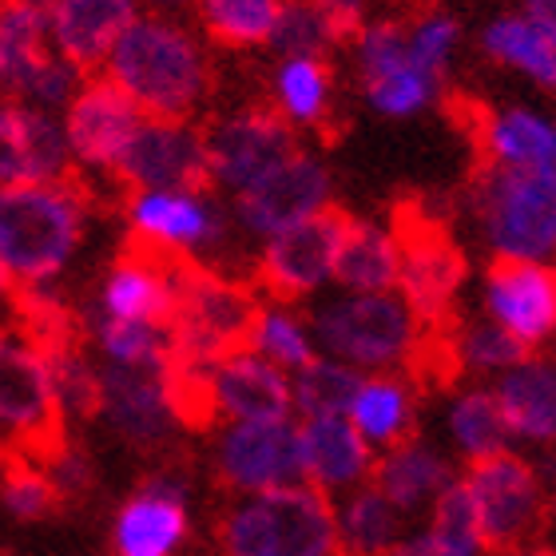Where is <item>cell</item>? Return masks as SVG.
Segmentation results:
<instances>
[{"label": "cell", "mask_w": 556, "mask_h": 556, "mask_svg": "<svg viewBox=\"0 0 556 556\" xmlns=\"http://www.w3.org/2000/svg\"><path fill=\"white\" fill-rule=\"evenodd\" d=\"M326 12V21H330V28H334L338 45L342 40H358L362 28H366V0H318Z\"/></svg>", "instance_id": "obj_47"}, {"label": "cell", "mask_w": 556, "mask_h": 556, "mask_svg": "<svg viewBox=\"0 0 556 556\" xmlns=\"http://www.w3.org/2000/svg\"><path fill=\"white\" fill-rule=\"evenodd\" d=\"M366 374L354 370L350 362L318 354L311 366L294 374V409L299 417H326V414H350V402L358 394Z\"/></svg>", "instance_id": "obj_39"}, {"label": "cell", "mask_w": 556, "mask_h": 556, "mask_svg": "<svg viewBox=\"0 0 556 556\" xmlns=\"http://www.w3.org/2000/svg\"><path fill=\"white\" fill-rule=\"evenodd\" d=\"M473 136L485 163L501 167H553L556 172V119L533 108H481L473 116Z\"/></svg>", "instance_id": "obj_27"}, {"label": "cell", "mask_w": 556, "mask_h": 556, "mask_svg": "<svg viewBox=\"0 0 556 556\" xmlns=\"http://www.w3.org/2000/svg\"><path fill=\"white\" fill-rule=\"evenodd\" d=\"M330 96H334V76L323 56H282L275 72V100L278 112L294 128H318L330 116Z\"/></svg>", "instance_id": "obj_36"}, {"label": "cell", "mask_w": 556, "mask_h": 556, "mask_svg": "<svg viewBox=\"0 0 556 556\" xmlns=\"http://www.w3.org/2000/svg\"><path fill=\"white\" fill-rule=\"evenodd\" d=\"M473 219L497 258L556 263V172L485 163L473 179Z\"/></svg>", "instance_id": "obj_5"}, {"label": "cell", "mask_w": 556, "mask_h": 556, "mask_svg": "<svg viewBox=\"0 0 556 556\" xmlns=\"http://www.w3.org/2000/svg\"><path fill=\"white\" fill-rule=\"evenodd\" d=\"M525 12H533L536 21L556 36V0H525Z\"/></svg>", "instance_id": "obj_48"}, {"label": "cell", "mask_w": 556, "mask_h": 556, "mask_svg": "<svg viewBox=\"0 0 556 556\" xmlns=\"http://www.w3.org/2000/svg\"><path fill=\"white\" fill-rule=\"evenodd\" d=\"M124 219L139 247L172 258H203L231 235L227 211L207 191L187 187H143L124 199Z\"/></svg>", "instance_id": "obj_11"}, {"label": "cell", "mask_w": 556, "mask_h": 556, "mask_svg": "<svg viewBox=\"0 0 556 556\" xmlns=\"http://www.w3.org/2000/svg\"><path fill=\"white\" fill-rule=\"evenodd\" d=\"M346 227L350 215L330 203V207L311 215V219L270 235L267 243L258 247V287H267V294L278 302H302L318 294L326 282H334L338 251H342Z\"/></svg>", "instance_id": "obj_12"}, {"label": "cell", "mask_w": 556, "mask_h": 556, "mask_svg": "<svg viewBox=\"0 0 556 556\" xmlns=\"http://www.w3.org/2000/svg\"><path fill=\"white\" fill-rule=\"evenodd\" d=\"M80 187L72 179L56 184L4 187L0 195V278L9 290L52 287L84 243Z\"/></svg>", "instance_id": "obj_1"}, {"label": "cell", "mask_w": 556, "mask_h": 556, "mask_svg": "<svg viewBox=\"0 0 556 556\" xmlns=\"http://www.w3.org/2000/svg\"><path fill=\"white\" fill-rule=\"evenodd\" d=\"M100 314L112 318H136L172 330L175 314V258L160 255L151 247H131L108 267L100 282Z\"/></svg>", "instance_id": "obj_23"}, {"label": "cell", "mask_w": 556, "mask_h": 556, "mask_svg": "<svg viewBox=\"0 0 556 556\" xmlns=\"http://www.w3.org/2000/svg\"><path fill=\"white\" fill-rule=\"evenodd\" d=\"M0 426L12 453L45 462L64 445V406L40 342L12 330L0 342Z\"/></svg>", "instance_id": "obj_7"}, {"label": "cell", "mask_w": 556, "mask_h": 556, "mask_svg": "<svg viewBox=\"0 0 556 556\" xmlns=\"http://www.w3.org/2000/svg\"><path fill=\"white\" fill-rule=\"evenodd\" d=\"M64 417H96L104 402V366H96L76 342L48 350Z\"/></svg>", "instance_id": "obj_41"}, {"label": "cell", "mask_w": 556, "mask_h": 556, "mask_svg": "<svg viewBox=\"0 0 556 556\" xmlns=\"http://www.w3.org/2000/svg\"><path fill=\"white\" fill-rule=\"evenodd\" d=\"M263 302L243 278L203 267V258H175L172 342L179 358L219 362L251 342Z\"/></svg>", "instance_id": "obj_6"}, {"label": "cell", "mask_w": 556, "mask_h": 556, "mask_svg": "<svg viewBox=\"0 0 556 556\" xmlns=\"http://www.w3.org/2000/svg\"><path fill=\"white\" fill-rule=\"evenodd\" d=\"M104 72L155 119H191L211 84L199 40L167 16H136Z\"/></svg>", "instance_id": "obj_2"}, {"label": "cell", "mask_w": 556, "mask_h": 556, "mask_svg": "<svg viewBox=\"0 0 556 556\" xmlns=\"http://www.w3.org/2000/svg\"><path fill=\"white\" fill-rule=\"evenodd\" d=\"M247 346L258 350L263 358H270L287 374H299L302 366H311V362L323 354V350H318V338H314L311 318H302V314L294 311V302H278V299L263 302Z\"/></svg>", "instance_id": "obj_37"}, {"label": "cell", "mask_w": 556, "mask_h": 556, "mask_svg": "<svg viewBox=\"0 0 556 556\" xmlns=\"http://www.w3.org/2000/svg\"><path fill=\"white\" fill-rule=\"evenodd\" d=\"M453 481H457L453 465L441 457V450L417 438L378 453V469H374V485L382 489L406 517H421L426 509H433Z\"/></svg>", "instance_id": "obj_26"}, {"label": "cell", "mask_w": 556, "mask_h": 556, "mask_svg": "<svg viewBox=\"0 0 556 556\" xmlns=\"http://www.w3.org/2000/svg\"><path fill=\"white\" fill-rule=\"evenodd\" d=\"M457 40H462L457 21L445 16V12H433V16H426V21H417L414 28H409V56H414V64H421L429 76L441 80L445 68H450V56H453V48H457Z\"/></svg>", "instance_id": "obj_44"}, {"label": "cell", "mask_w": 556, "mask_h": 556, "mask_svg": "<svg viewBox=\"0 0 556 556\" xmlns=\"http://www.w3.org/2000/svg\"><path fill=\"white\" fill-rule=\"evenodd\" d=\"M493 390L513 438L536 450H556V358L525 354L501 374Z\"/></svg>", "instance_id": "obj_25"}, {"label": "cell", "mask_w": 556, "mask_h": 556, "mask_svg": "<svg viewBox=\"0 0 556 556\" xmlns=\"http://www.w3.org/2000/svg\"><path fill=\"white\" fill-rule=\"evenodd\" d=\"M429 342L433 350L441 354V374H501L517 366L525 354H533V350H525L517 338L497 326L493 318H473V323H450L441 326V330H429Z\"/></svg>", "instance_id": "obj_29"}, {"label": "cell", "mask_w": 556, "mask_h": 556, "mask_svg": "<svg viewBox=\"0 0 556 556\" xmlns=\"http://www.w3.org/2000/svg\"><path fill=\"white\" fill-rule=\"evenodd\" d=\"M92 342L104 354L108 366H124V370L163 374L175 358V342L167 326L136 323V318H112V314H100V311L92 318Z\"/></svg>", "instance_id": "obj_35"}, {"label": "cell", "mask_w": 556, "mask_h": 556, "mask_svg": "<svg viewBox=\"0 0 556 556\" xmlns=\"http://www.w3.org/2000/svg\"><path fill=\"white\" fill-rule=\"evenodd\" d=\"M155 12H175V9H187V4H195V0H148Z\"/></svg>", "instance_id": "obj_50"}, {"label": "cell", "mask_w": 556, "mask_h": 556, "mask_svg": "<svg viewBox=\"0 0 556 556\" xmlns=\"http://www.w3.org/2000/svg\"><path fill=\"white\" fill-rule=\"evenodd\" d=\"M318 350L362 374L414 370L429 342V326L397 290H338L311 311Z\"/></svg>", "instance_id": "obj_3"}, {"label": "cell", "mask_w": 556, "mask_h": 556, "mask_svg": "<svg viewBox=\"0 0 556 556\" xmlns=\"http://www.w3.org/2000/svg\"><path fill=\"white\" fill-rule=\"evenodd\" d=\"M485 314L525 350L556 342V263L497 258L481 282Z\"/></svg>", "instance_id": "obj_17"}, {"label": "cell", "mask_w": 556, "mask_h": 556, "mask_svg": "<svg viewBox=\"0 0 556 556\" xmlns=\"http://www.w3.org/2000/svg\"><path fill=\"white\" fill-rule=\"evenodd\" d=\"M211 402L219 421H258V417L294 414V374L243 346L215 362L211 370Z\"/></svg>", "instance_id": "obj_19"}, {"label": "cell", "mask_w": 556, "mask_h": 556, "mask_svg": "<svg viewBox=\"0 0 556 556\" xmlns=\"http://www.w3.org/2000/svg\"><path fill=\"white\" fill-rule=\"evenodd\" d=\"M465 489L473 497L477 525H481L489 553L525 548L545 525V513L553 509V497L545 493V481L533 469V462L517 457L513 450L469 465Z\"/></svg>", "instance_id": "obj_10"}, {"label": "cell", "mask_w": 556, "mask_h": 556, "mask_svg": "<svg viewBox=\"0 0 556 556\" xmlns=\"http://www.w3.org/2000/svg\"><path fill=\"white\" fill-rule=\"evenodd\" d=\"M199 24L227 48H258L275 40L282 0H195Z\"/></svg>", "instance_id": "obj_38"}, {"label": "cell", "mask_w": 556, "mask_h": 556, "mask_svg": "<svg viewBox=\"0 0 556 556\" xmlns=\"http://www.w3.org/2000/svg\"><path fill=\"white\" fill-rule=\"evenodd\" d=\"M215 536L223 556H342L338 505L311 481L235 497Z\"/></svg>", "instance_id": "obj_4"}, {"label": "cell", "mask_w": 556, "mask_h": 556, "mask_svg": "<svg viewBox=\"0 0 556 556\" xmlns=\"http://www.w3.org/2000/svg\"><path fill=\"white\" fill-rule=\"evenodd\" d=\"M60 485L52 481L45 462L36 457H24V453H9V465H4V509L16 521H45L60 509Z\"/></svg>", "instance_id": "obj_42"}, {"label": "cell", "mask_w": 556, "mask_h": 556, "mask_svg": "<svg viewBox=\"0 0 556 556\" xmlns=\"http://www.w3.org/2000/svg\"><path fill=\"white\" fill-rule=\"evenodd\" d=\"M56 56L52 0H4L0 12V76L12 96H24L33 76Z\"/></svg>", "instance_id": "obj_28"}, {"label": "cell", "mask_w": 556, "mask_h": 556, "mask_svg": "<svg viewBox=\"0 0 556 556\" xmlns=\"http://www.w3.org/2000/svg\"><path fill=\"white\" fill-rule=\"evenodd\" d=\"M402 275V247L394 223H374L350 215L346 239L338 251L334 282L342 290H397Z\"/></svg>", "instance_id": "obj_32"}, {"label": "cell", "mask_w": 556, "mask_h": 556, "mask_svg": "<svg viewBox=\"0 0 556 556\" xmlns=\"http://www.w3.org/2000/svg\"><path fill=\"white\" fill-rule=\"evenodd\" d=\"M136 21V0H52V48L76 68H100Z\"/></svg>", "instance_id": "obj_24"}, {"label": "cell", "mask_w": 556, "mask_h": 556, "mask_svg": "<svg viewBox=\"0 0 556 556\" xmlns=\"http://www.w3.org/2000/svg\"><path fill=\"white\" fill-rule=\"evenodd\" d=\"M406 513L397 509L374 481L350 489L338 497L342 556H394V548L406 536Z\"/></svg>", "instance_id": "obj_31"}, {"label": "cell", "mask_w": 556, "mask_h": 556, "mask_svg": "<svg viewBox=\"0 0 556 556\" xmlns=\"http://www.w3.org/2000/svg\"><path fill=\"white\" fill-rule=\"evenodd\" d=\"M100 417L139 450L163 445L172 438L175 426H184L179 414H175L167 378L155 370H124V366H104Z\"/></svg>", "instance_id": "obj_22"}, {"label": "cell", "mask_w": 556, "mask_h": 556, "mask_svg": "<svg viewBox=\"0 0 556 556\" xmlns=\"http://www.w3.org/2000/svg\"><path fill=\"white\" fill-rule=\"evenodd\" d=\"M187 541V493L172 477L139 485L112 521L116 556H175Z\"/></svg>", "instance_id": "obj_20"}, {"label": "cell", "mask_w": 556, "mask_h": 556, "mask_svg": "<svg viewBox=\"0 0 556 556\" xmlns=\"http://www.w3.org/2000/svg\"><path fill=\"white\" fill-rule=\"evenodd\" d=\"M116 179L131 191L143 187H187L203 191L211 184V151L207 131H199L191 119H155L139 124L116 167Z\"/></svg>", "instance_id": "obj_15"}, {"label": "cell", "mask_w": 556, "mask_h": 556, "mask_svg": "<svg viewBox=\"0 0 556 556\" xmlns=\"http://www.w3.org/2000/svg\"><path fill=\"white\" fill-rule=\"evenodd\" d=\"M72 148L64 119L28 100H9L0 112V179L4 187L68 179Z\"/></svg>", "instance_id": "obj_18"}, {"label": "cell", "mask_w": 556, "mask_h": 556, "mask_svg": "<svg viewBox=\"0 0 556 556\" xmlns=\"http://www.w3.org/2000/svg\"><path fill=\"white\" fill-rule=\"evenodd\" d=\"M505 556H556V548H548V545H525V548H513V553H505Z\"/></svg>", "instance_id": "obj_49"}, {"label": "cell", "mask_w": 556, "mask_h": 556, "mask_svg": "<svg viewBox=\"0 0 556 556\" xmlns=\"http://www.w3.org/2000/svg\"><path fill=\"white\" fill-rule=\"evenodd\" d=\"M211 151V184L223 191H247L263 175L299 155V136L278 108H239L231 116L215 119L207 128Z\"/></svg>", "instance_id": "obj_13"}, {"label": "cell", "mask_w": 556, "mask_h": 556, "mask_svg": "<svg viewBox=\"0 0 556 556\" xmlns=\"http://www.w3.org/2000/svg\"><path fill=\"white\" fill-rule=\"evenodd\" d=\"M414 417H417L414 386L397 370L366 374L354 402H350V421L362 429V438L370 441L378 453L394 450V445L414 438Z\"/></svg>", "instance_id": "obj_30"}, {"label": "cell", "mask_w": 556, "mask_h": 556, "mask_svg": "<svg viewBox=\"0 0 556 556\" xmlns=\"http://www.w3.org/2000/svg\"><path fill=\"white\" fill-rule=\"evenodd\" d=\"M445 433L450 445L462 453L465 462H485L509 450L513 429L505 421V409L497 402L493 386H465L450 397L445 406Z\"/></svg>", "instance_id": "obj_33"}, {"label": "cell", "mask_w": 556, "mask_h": 556, "mask_svg": "<svg viewBox=\"0 0 556 556\" xmlns=\"http://www.w3.org/2000/svg\"><path fill=\"white\" fill-rule=\"evenodd\" d=\"M48 473H52V481L60 485V493H64V501L68 497H80L84 489H88V477H92V465H88V457H84L72 441H64L56 453H48L45 457Z\"/></svg>", "instance_id": "obj_46"}, {"label": "cell", "mask_w": 556, "mask_h": 556, "mask_svg": "<svg viewBox=\"0 0 556 556\" xmlns=\"http://www.w3.org/2000/svg\"><path fill=\"white\" fill-rule=\"evenodd\" d=\"M211 465L219 485L235 497L270 493L306 481L302 469V421L294 417H258V421H223L211 445Z\"/></svg>", "instance_id": "obj_9"}, {"label": "cell", "mask_w": 556, "mask_h": 556, "mask_svg": "<svg viewBox=\"0 0 556 556\" xmlns=\"http://www.w3.org/2000/svg\"><path fill=\"white\" fill-rule=\"evenodd\" d=\"M481 48L489 52V60L521 72L541 88H556V36L536 21L533 12L497 16L481 33Z\"/></svg>", "instance_id": "obj_34"}, {"label": "cell", "mask_w": 556, "mask_h": 556, "mask_svg": "<svg viewBox=\"0 0 556 556\" xmlns=\"http://www.w3.org/2000/svg\"><path fill=\"white\" fill-rule=\"evenodd\" d=\"M397 247H402V275H397V294L417 311V318L429 330L453 323V306L462 294L469 263L457 247L453 231L441 219L417 207H402L394 215Z\"/></svg>", "instance_id": "obj_8"}, {"label": "cell", "mask_w": 556, "mask_h": 556, "mask_svg": "<svg viewBox=\"0 0 556 556\" xmlns=\"http://www.w3.org/2000/svg\"><path fill=\"white\" fill-rule=\"evenodd\" d=\"M438 88H441L438 76H429L421 64H414V56H409L406 64H397V68L382 72V76L362 80V92H366V100H370L374 112L394 116V119H406V116H417V112H426V108L438 100Z\"/></svg>", "instance_id": "obj_40"}, {"label": "cell", "mask_w": 556, "mask_h": 556, "mask_svg": "<svg viewBox=\"0 0 556 556\" xmlns=\"http://www.w3.org/2000/svg\"><path fill=\"white\" fill-rule=\"evenodd\" d=\"M270 45L282 56H326L338 45V36L318 0H282V16Z\"/></svg>", "instance_id": "obj_43"}, {"label": "cell", "mask_w": 556, "mask_h": 556, "mask_svg": "<svg viewBox=\"0 0 556 556\" xmlns=\"http://www.w3.org/2000/svg\"><path fill=\"white\" fill-rule=\"evenodd\" d=\"M302 469L314 489L342 497L350 489L374 481L378 450L362 438L350 414L302 417Z\"/></svg>", "instance_id": "obj_21"}, {"label": "cell", "mask_w": 556, "mask_h": 556, "mask_svg": "<svg viewBox=\"0 0 556 556\" xmlns=\"http://www.w3.org/2000/svg\"><path fill=\"white\" fill-rule=\"evenodd\" d=\"M489 548L473 545V541H462V536H450L426 525V529H417V533L402 536V545L394 548V556H485Z\"/></svg>", "instance_id": "obj_45"}, {"label": "cell", "mask_w": 556, "mask_h": 556, "mask_svg": "<svg viewBox=\"0 0 556 556\" xmlns=\"http://www.w3.org/2000/svg\"><path fill=\"white\" fill-rule=\"evenodd\" d=\"M548 497H553V513H556V477H553V493H548Z\"/></svg>", "instance_id": "obj_51"}, {"label": "cell", "mask_w": 556, "mask_h": 556, "mask_svg": "<svg viewBox=\"0 0 556 556\" xmlns=\"http://www.w3.org/2000/svg\"><path fill=\"white\" fill-rule=\"evenodd\" d=\"M330 195H334V184L326 163L311 151H299L282 167L263 175L255 187L235 195V223L243 227V235L267 243L270 235L330 207Z\"/></svg>", "instance_id": "obj_14"}, {"label": "cell", "mask_w": 556, "mask_h": 556, "mask_svg": "<svg viewBox=\"0 0 556 556\" xmlns=\"http://www.w3.org/2000/svg\"><path fill=\"white\" fill-rule=\"evenodd\" d=\"M143 112L112 76H96L84 80V88L72 96V104L64 108V131H68L72 160L88 167V172H108L116 175L119 160L128 143L136 139Z\"/></svg>", "instance_id": "obj_16"}]
</instances>
